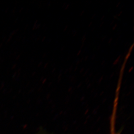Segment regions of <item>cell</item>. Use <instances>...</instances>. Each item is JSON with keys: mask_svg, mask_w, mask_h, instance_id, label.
Masks as SVG:
<instances>
[]
</instances>
